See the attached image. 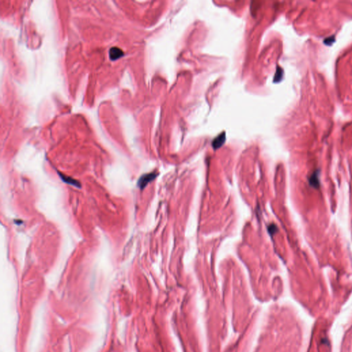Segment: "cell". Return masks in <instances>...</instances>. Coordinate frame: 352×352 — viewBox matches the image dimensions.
<instances>
[{"label":"cell","mask_w":352,"mask_h":352,"mask_svg":"<svg viewBox=\"0 0 352 352\" xmlns=\"http://www.w3.org/2000/svg\"><path fill=\"white\" fill-rule=\"evenodd\" d=\"M157 175L158 174L156 173H150V174L143 175L138 180V186L139 187L140 189H143L150 182L153 181L157 177Z\"/></svg>","instance_id":"cell-1"},{"label":"cell","mask_w":352,"mask_h":352,"mask_svg":"<svg viewBox=\"0 0 352 352\" xmlns=\"http://www.w3.org/2000/svg\"><path fill=\"white\" fill-rule=\"evenodd\" d=\"M226 141V133L224 131L222 134H220L218 136H217L214 140H213L212 143V146L214 149H219L221 147L223 144H224Z\"/></svg>","instance_id":"cell-2"},{"label":"cell","mask_w":352,"mask_h":352,"mask_svg":"<svg viewBox=\"0 0 352 352\" xmlns=\"http://www.w3.org/2000/svg\"><path fill=\"white\" fill-rule=\"evenodd\" d=\"M123 51L118 47H113L109 50V58L112 61L117 60L123 56Z\"/></svg>","instance_id":"cell-3"},{"label":"cell","mask_w":352,"mask_h":352,"mask_svg":"<svg viewBox=\"0 0 352 352\" xmlns=\"http://www.w3.org/2000/svg\"><path fill=\"white\" fill-rule=\"evenodd\" d=\"M310 184L314 188H318L320 184L319 182V172L317 171L316 172L313 173V174L311 175V177L309 179Z\"/></svg>","instance_id":"cell-4"},{"label":"cell","mask_w":352,"mask_h":352,"mask_svg":"<svg viewBox=\"0 0 352 352\" xmlns=\"http://www.w3.org/2000/svg\"><path fill=\"white\" fill-rule=\"evenodd\" d=\"M59 175H60V177L61 178L62 180L64 181V182H65V183L72 185V186H74L76 187H79V188L81 187V184L77 180H74V179L72 178L68 177V176H66V175L61 174H59Z\"/></svg>","instance_id":"cell-5"},{"label":"cell","mask_w":352,"mask_h":352,"mask_svg":"<svg viewBox=\"0 0 352 352\" xmlns=\"http://www.w3.org/2000/svg\"><path fill=\"white\" fill-rule=\"evenodd\" d=\"M283 77V70L281 68L278 67L277 68V70H276V74H275V82H277V81H279Z\"/></svg>","instance_id":"cell-6"},{"label":"cell","mask_w":352,"mask_h":352,"mask_svg":"<svg viewBox=\"0 0 352 352\" xmlns=\"http://www.w3.org/2000/svg\"><path fill=\"white\" fill-rule=\"evenodd\" d=\"M268 231L270 234H275L277 231V227L275 224H271L268 226Z\"/></svg>","instance_id":"cell-7"},{"label":"cell","mask_w":352,"mask_h":352,"mask_svg":"<svg viewBox=\"0 0 352 352\" xmlns=\"http://www.w3.org/2000/svg\"><path fill=\"white\" fill-rule=\"evenodd\" d=\"M334 42V37H329V38H327L325 41H324V43H325L327 45H331V44Z\"/></svg>","instance_id":"cell-8"}]
</instances>
